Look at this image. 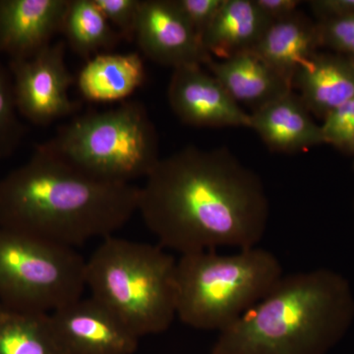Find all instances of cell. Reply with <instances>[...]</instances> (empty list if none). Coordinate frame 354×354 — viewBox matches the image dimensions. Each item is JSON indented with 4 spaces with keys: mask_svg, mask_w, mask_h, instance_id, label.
Instances as JSON below:
<instances>
[{
    "mask_svg": "<svg viewBox=\"0 0 354 354\" xmlns=\"http://www.w3.org/2000/svg\"><path fill=\"white\" fill-rule=\"evenodd\" d=\"M354 317L348 281L319 269L283 274L267 295L218 333L212 354H327Z\"/></svg>",
    "mask_w": 354,
    "mask_h": 354,
    "instance_id": "3",
    "label": "cell"
},
{
    "mask_svg": "<svg viewBox=\"0 0 354 354\" xmlns=\"http://www.w3.org/2000/svg\"><path fill=\"white\" fill-rule=\"evenodd\" d=\"M62 32L70 48L83 57L113 48L120 38L95 0H69Z\"/></svg>",
    "mask_w": 354,
    "mask_h": 354,
    "instance_id": "20",
    "label": "cell"
},
{
    "mask_svg": "<svg viewBox=\"0 0 354 354\" xmlns=\"http://www.w3.org/2000/svg\"><path fill=\"white\" fill-rule=\"evenodd\" d=\"M236 104L254 111L292 91V86L252 51L206 64Z\"/></svg>",
    "mask_w": 354,
    "mask_h": 354,
    "instance_id": "15",
    "label": "cell"
},
{
    "mask_svg": "<svg viewBox=\"0 0 354 354\" xmlns=\"http://www.w3.org/2000/svg\"><path fill=\"white\" fill-rule=\"evenodd\" d=\"M46 145L79 171L111 183L146 178L160 160L157 131L138 102L78 116Z\"/></svg>",
    "mask_w": 354,
    "mask_h": 354,
    "instance_id": "6",
    "label": "cell"
},
{
    "mask_svg": "<svg viewBox=\"0 0 354 354\" xmlns=\"http://www.w3.org/2000/svg\"><path fill=\"white\" fill-rule=\"evenodd\" d=\"M319 46L317 23L297 11L272 22L252 53L292 86L297 70L315 55Z\"/></svg>",
    "mask_w": 354,
    "mask_h": 354,
    "instance_id": "17",
    "label": "cell"
},
{
    "mask_svg": "<svg viewBox=\"0 0 354 354\" xmlns=\"http://www.w3.org/2000/svg\"><path fill=\"white\" fill-rule=\"evenodd\" d=\"M321 129L325 144L346 148L354 136V95L324 118Z\"/></svg>",
    "mask_w": 354,
    "mask_h": 354,
    "instance_id": "22",
    "label": "cell"
},
{
    "mask_svg": "<svg viewBox=\"0 0 354 354\" xmlns=\"http://www.w3.org/2000/svg\"><path fill=\"white\" fill-rule=\"evenodd\" d=\"M69 0H0V53L24 59L50 46Z\"/></svg>",
    "mask_w": 354,
    "mask_h": 354,
    "instance_id": "12",
    "label": "cell"
},
{
    "mask_svg": "<svg viewBox=\"0 0 354 354\" xmlns=\"http://www.w3.org/2000/svg\"><path fill=\"white\" fill-rule=\"evenodd\" d=\"M310 113L324 118L354 95V68L344 55L316 53L297 70L292 88Z\"/></svg>",
    "mask_w": 354,
    "mask_h": 354,
    "instance_id": "14",
    "label": "cell"
},
{
    "mask_svg": "<svg viewBox=\"0 0 354 354\" xmlns=\"http://www.w3.org/2000/svg\"><path fill=\"white\" fill-rule=\"evenodd\" d=\"M0 354H67L50 314L11 308L0 304Z\"/></svg>",
    "mask_w": 354,
    "mask_h": 354,
    "instance_id": "19",
    "label": "cell"
},
{
    "mask_svg": "<svg viewBox=\"0 0 354 354\" xmlns=\"http://www.w3.org/2000/svg\"><path fill=\"white\" fill-rule=\"evenodd\" d=\"M67 354H134L139 337L95 298H79L50 313Z\"/></svg>",
    "mask_w": 354,
    "mask_h": 354,
    "instance_id": "9",
    "label": "cell"
},
{
    "mask_svg": "<svg viewBox=\"0 0 354 354\" xmlns=\"http://www.w3.org/2000/svg\"><path fill=\"white\" fill-rule=\"evenodd\" d=\"M349 60H351V64H353L354 68V55H351V57H348Z\"/></svg>",
    "mask_w": 354,
    "mask_h": 354,
    "instance_id": "29",
    "label": "cell"
},
{
    "mask_svg": "<svg viewBox=\"0 0 354 354\" xmlns=\"http://www.w3.org/2000/svg\"><path fill=\"white\" fill-rule=\"evenodd\" d=\"M137 213L158 245L183 255L258 246L270 205L259 176L227 148L188 146L158 160L140 187Z\"/></svg>",
    "mask_w": 354,
    "mask_h": 354,
    "instance_id": "1",
    "label": "cell"
},
{
    "mask_svg": "<svg viewBox=\"0 0 354 354\" xmlns=\"http://www.w3.org/2000/svg\"><path fill=\"white\" fill-rule=\"evenodd\" d=\"M254 3L272 22H277L297 12V7L301 2L298 0H254Z\"/></svg>",
    "mask_w": 354,
    "mask_h": 354,
    "instance_id": "27",
    "label": "cell"
},
{
    "mask_svg": "<svg viewBox=\"0 0 354 354\" xmlns=\"http://www.w3.org/2000/svg\"><path fill=\"white\" fill-rule=\"evenodd\" d=\"M272 23L254 0H225L203 35V44L214 59H228L252 51Z\"/></svg>",
    "mask_w": 354,
    "mask_h": 354,
    "instance_id": "16",
    "label": "cell"
},
{
    "mask_svg": "<svg viewBox=\"0 0 354 354\" xmlns=\"http://www.w3.org/2000/svg\"><path fill=\"white\" fill-rule=\"evenodd\" d=\"M139 192L79 171L44 144L0 178V227L75 248L124 227L138 212Z\"/></svg>",
    "mask_w": 354,
    "mask_h": 354,
    "instance_id": "2",
    "label": "cell"
},
{
    "mask_svg": "<svg viewBox=\"0 0 354 354\" xmlns=\"http://www.w3.org/2000/svg\"><path fill=\"white\" fill-rule=\"evenodd\" d=\"M283 276L278 258L258 246L183 254L176 262V318L193 329L223 332Z\"/></svg>",
    "mask_w": 354,
    "mask_h": 354,
    "instance_id": "5",
    "label": "cell"
},
{
    "mask_svg": "<svg viewBox=\"0 0 354 354\" xmlns=\"http://www.w3.org/2000/svg\"><path fill=\"white\" fill-rule=\"evenodd\" d=\"M308 3L318 22L341 20L354 15V0H313Z\"/></svg>",
    "mask_w": 354,
    "mask_h": 354,
    "instance_id": "26",
    "label": "cell"
},
{
    "mask_svg": "<svg viewBox=\"0 0 354 354\" xmlns=\"http://www.w3.org/2000/svg\"><path fill=\"white\" fill-rule=\"evenodd\" d=\"M342 151H344V152L351 153V155H354V136L353 138L349 141L348 145L346 146V148Z\"/></svg>",
    "mask_w": 354,
    "mask_h": 354,
    "instance_id": "28",
    "label": "cell"
},
{
    "mask_svg": "<svg viewBox=\"0 0 354 354\" xmlns=\"http://www.w3.org/2000/svg\"><path fill=\"white\" fill-rule=\"evenodd\" d=\"M145 66L136 53H102L88 60L77 78L79 92L90 102L123 101L145 81Z\"/></svg>",
    "mask_w": 354,
    "mask_h": 354,
    "instance_id": "18",
    "label": "cell"
},
{
    "mask_svg": "<svg viewBox=\"0 0 354 354\" xmlns=\"http://www.w3.org/2000/svg\"><path fill=\"white\" fill-rule=\"evenodd\" d=\"M249 115L250 128L272 151L301 152L325 144L321 125L314 122L304 102L292 91Z\"/></svg>",
    "mask_w": 354,
    "mask_h": 354,
    "instance_id": "13",
    "label": "cell"
},
{
    "mask_svg": "<svg viewBox=\"0 0 354 354\" xmlns=\"http://www.w3.org/2000/svg\"><path fill=\"white\" fill-rule=\"evenodd\" d=\"M353 167H354V165H353Z\"/></svg>",
    "mask_w": 354,
    "mask_h": 354,
    "instance_id": "30",
    "label": "cell"
},
{
    "mask_svg": "<svg viewBox=\"0 0 354 354\" xmlns=\"http://www.w3.org/2000/svg\"><path fill=\"white\" fill-rule=\"evenodd\" d=\"M17 113L13 84L0 62V158L13 153L22 138L23 127Z\"/></svg>",
    "mask_w": 354,
    "mask_h": 354,
    "instance_id": "21",
    "label": "cell"
},
{
    "mask_svg": "<svg viewBox=\"0 0 354 354\" xmlns=\"http://www.w3.org/2000/svg\"><path fill=\"white\" fill-rule=\"evenodd\" d=\"M85 290L86 259L75 248L0 227V304L50 314Z\"/></svg>",
    "mask_w": 354,
    "mask_h": 354,
    "instance_id": "7",
    "label": "cell"
},
{
    "mask_svg": "<svg viewBox=\"0 0 354 354\" xmlns=\"http://www.w3.org/2000/svg\"><path fill=\"white\" fill-rule=\"evenodd\" d=\"M134 38L145 57L174 70L212 59L174 0H142Z\"/></svg>",
    "mask_w": 354,
    "mask_h": 354,
    "instance_id": "10",
    "label": "cell"
},
{
    "mask_svg": "<svg viewBox=\"0 0 354 354\" xmlns=\"http://www.w3.org/2000/svg\"><path fill=\"white\" fill-rule=\"evenodd\" d=\"M320 46L344 57L354 55V15L341 20L318 22Z\"/></svg>",
    "mask_w": 354,
    "mask_h": 354,
    "instance_id": "24",
    "label": "cell"
},
{
    "mask_svg": "<svg viewBox=\"0 0 354 354\" xmlns=\"http://www.w3.org/2000/svg\"><path fill=\"white\" fill-rule=\"evenodd\" d=\"M95 2L121 36L134 38L142 0H95Z\"/></svg>",
    "mask_w": 354,
    "mask_h": 354,
    "instance_id": "23",
    "label": "cell"
},
{
    "mask_svg": "<svg viewBox=\"0 0 354 354\" xmlns=\"http://www.w3.org/2000/svg\"><path fill=\"white\" fill-rule=\"evenodd\" d=\"M167 97L183 123L198 127H248L250 115L200 65L174 70Z\"/></svg>",
    "mask_w": 354,
    "mask_h": 354,
    "instance_id": "11",
    "label": "cell"
},
{
    "mask_svg": "<svg viewBox=\"0 0 354 354\" xmlns=\"http://www.w3.org/2000/svg\"><path fill=\"white\" fill-rule=\"evenodd\" d=\"M174 2L202 39L203 35L220 12L225 0H174Z\"/></svg>",
    "mask_w": 354,
    "mask_h": 354,
    "instance_id": "25",
    "label": "cell"
},
{
    "mask_svg": "<svg viewBox=\"0 0 354 354\" xmlns=\"http://www.w3.org/2000/svg\"><path fill=\"white\" fill-rule=\"evenodd\" d=\"M176 258L160 245L111 236L86 260V288L139 339L176 318Z\"/></svg>",
    "mask_w": 354,
    "mask_h": 354,
    "instance_id": "4",
    "label": "cell"
},
{
    "mask_svg": "<svg viewBox=\"0 0 354 354\" xmlns=\"http://www.w3.org/2000/svg\"><path fill=\"white\" fill-rule=\"evenodd\" d=\"M18 113L35 124L46 125L73 113L69 97L74 82L65 64V44H50L24 59L10 60Z\"/></svg>",
    "mask_w": 354,
    "mask_h": 354,
    "instance_id": "8",
    "label": "cell"
}]
</instances>
